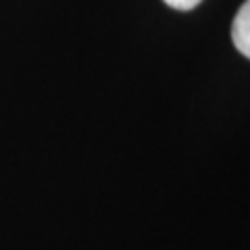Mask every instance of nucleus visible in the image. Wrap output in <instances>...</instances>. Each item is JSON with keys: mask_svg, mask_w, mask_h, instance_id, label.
Instances as JSON below:
<instances>
[{"mask_svg": "<svg viewBox=\"0 0 250 250\" xmlns=\"http://www.w3.org/2000/svg\"><path fill=\"white\" fill-rule=\"evenodd\" d=\"M231 40L236 44V48L244 54L246 59H250V0H246V2L242 4V9L238 11L236 19H233Z\"/></svg>", "mask_w": 250, "mask_h": 250, "instance_id": "nucleus-1", "label": "nucleus"}, {"mask_svg": "<svg viewBox=\"0 0 250 250\" xmlns=\"http://www.w3.org/2000/svg\"><path fill=\"white\" fill-rule=\"evenodd\" d=\"M165 2L171 6V9L177 11H192L194 6H198L202 0H165Z\"/></svg>", "mask_w": 250, "mask_h": 250, "instance_id": "nucleus-2", "label": "nucleus"}]
</instances>
